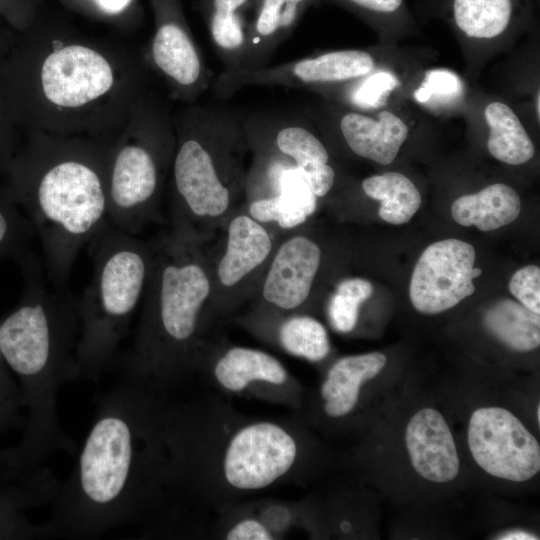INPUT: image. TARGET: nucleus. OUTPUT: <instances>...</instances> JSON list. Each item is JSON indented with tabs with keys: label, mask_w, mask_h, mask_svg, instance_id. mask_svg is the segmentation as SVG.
Returning a JSON list of instances; mask_svg holds the SVG:
<instances>
[{
	"label": "nucleus",
	"mask_w": 540,
	"mask_h": 540,
	"mask_svg": "<svg viewBox=\"0 0 540 540\" xmlns=\"http://www.w3.org/2000/svg\"><path fill=\"white\" fill-rule=\"evenodd\" d=\"M153 75L141 49L37 15L0 65V99L20 131L112 138Z\"/></svg>",
	"instance_id": "obj_1"
},
{
	"label": "nucleus",
	"mask_w": 540,
	"mask_h": 540,
	"mask_svg": "<svg viewBox=\"0 0 540 540\" xmlns=\"http://www.w3.org/2000/svg\"><path fill=\"white\" fill-rule=\"evenodd\" d=\"M168 391L126 373L97 400L94 418L45 522L50 538L94 539L154 524L165 505Z\"/></svg>",
	"instance_id": "obj_2"
},
{
	"label": "nucleus",
	"mask_w": 540,
	"mask_h": 540,
	"mask_svg": "<svg viewBox=\"0 0 540 540\" xmlns=\"http://www.w3.org/2000/svg\"><path fill=\"white\" fill-rule=\"evenodd\" d=\"M165 505L222 509L281 484L296 483L307 440L296 418L245 415L216 396L170 401L165 424Z\"/></svg>",
	"instance_id": "obj_3"
},
{
	"label": "nucleus",
	"mask_w": 540,
	"mask_h": 540,
	"mask_svg": "<svg viewBox=\"0 0 540 540\" xmlns=\"http://www.w3.org/2000/svg\"><path fill=\"white\" fill-rule=\"evenodd\" d=\"M17 263L23 289L14 309L0 317V353L27 409L19 443L7 448L12 478L24 483L46 469L53 453H76L57 400L60 388L79 378L80 316L78 298L48 281L42 259L28 252Z\"/></svg>",
	"instance_id": "obj_4"
},
{
	"label": "nucleus",
	"mask_w": 540,
	"mask_h": 540,
	"mask_svg": "<svg viewBox=\"0 0 540 540\" xmlns=\"http://www.w3.org/2000/svg\"><path fill=\"white\" fill-rule=\"evenodd\" d=\"M112 139L21 131L3 176L39 238L46 277L56 288L69 290L79 253L109 224Z\"/></svg>",
	"instance_id": "obj_5"
},
{
	"label": "nucleus",
	"mask_w": 540,
	"mask_h": 540,
	"mask_svg": "<svg viewBox=\"0 0 540 540\" xmlns=\"http://www.w3.org/2000/svg\"><path fill=\"white\" fill-rule=\"evenodd\" d=\"M150 273L122 373L169 391L198 371L212 320V262L204 243L169 231L153 240Z\"/></svg>",
	"instance_id": "obj_6"
},
{
	"label": "nucleus",
	"mask_w": 540,
	"mask_h": 540,
	"mask_svg": "<svg viewBox=\"0 0 540 540\" xmlns=\"http://www.w3.org/2000/svg\"><path fill=\"white\" fill-rule=\"evenodd\" d=\"M173 123L170 231L205 243L245 195L250 146L244 116L229 107L194 103L173 112Z\"/></svg>",
	"instance_id": "obj_7"
},
{
	"label": "nucleus",
	"mask_w": 540,
	"mask_h": 540,
	"mask_svg": "<svg viewBox=\"0 0 540 540\" xmlns=\"http://www.w3.org/2000/svg\"><path fill=\"white\" fill-rule=\"evenodd\" d=\"M93 271L78 298V377L97 382L115 362L120 344L142 302L151 261V241L108 224L89 244Z\"/></svg>",
	"instance_id": "obj_8"
},
{
	"label": "nucleus",
	"mask_w": 540,
	"mask_h": 540,
	"mask_svg": "<svg viewBox=\"0 0 540 540\" xmlns=\"http://www.w3.org/2000/svg\"><path fill=\"white\" fill-rule=\"evenodd\" d=\"M175 142L171 107L153 89L136 103L112 139L107 172L111 226L137 235L162 220Z\"/></svg>",
	"instance_id": "obj_9"
},
{
	"label": "nucleus",
	"mask_w": 540,
	"mask_h": 540,
	"mask_svg": "<svg viewBox=\"0 0 540 540\" xmlns=\"http://www.w3.org/2000/svg\"><path fill=\"white\" fill-rule=\"evenodd\" d=\"M154 32L145 58L165 83L172 100L194 104L211 75L185 17L182 0H150Z\"/></svg>",
	"instance_id": "obj_10"
},
{
	"label": "nucleus",
	"mask_w": 540,
	"mask_h": 540,
	"mask_svg": "<svg viewBox=\"0 0 540 540\" xmlns=\"http://www.w3.org/2000/svg\"><path fill=\"white\" fill-rule=\"evenodd\" d=\"M376 69V58L368 50H334L274 66L224 70L214 80L212 89L222 100L249 87L282 86L311 90L359 79Z\"/></svg>",
	"instance_id": "obj_11"
},
{
	"label": "nucleus",
	"mask_w": 540,
	"mask_h": 540,
	"mask_svg": "<svg viewBox=\"0 0 540 540\" xmlns=\"http://www.w3.org/2000/svg\"><path fill=\"white\" fill-rule=\"evenodd\" d=\"M468 445L476 463L494 477L523 482L540 470L538 441L504 408L484 407L473 412Z\"/></svg>",
	"instance_id": "obj_12"
},
{
	"label": "nucleus",
	"mask_w": 540,
	"mask_h": 540,
	"mask_svg": "<svg viewBox=\"0 0 540 540\" xmlns=\"http://www.w3.org/2000/svg\"><path fill=\"white\" fill-rule=\"evenodd\" d=\"M205 371L221 391L295 408L301 386L272 354L250 347L230 346L215 356L204 351L198 371Z\"/></svg>",
	"instance_id": "obj_13"
},
{
	"label": "nucleus",
	"mask_w": 540,
	"mask_h": 540,
	"mask_svg": "<svg viewBox=\"0 0 540 540\" xmlns=\"http://www.w3.org/2000/svg\"><path fill=\"white\" fill-rule=\"evenodd\" d=\"M474 262V247L462 240L449 238L429 245L410 280L414 308L423 314H439L471 296L475 292L473 279L481 275Z\"/></svg>",
	"instance_id": "obj_14"
},
{
	"label": "nucleus",
	"mask_w": 540,
	"mask_h": 540,
	"mask_svg": "<svg viewBox=\"0 0 540 540\" xmlns=\"http://www.w3.org/2000/svg\"><path fill=\"white\" fill-rule=\"evenodd\" d=\"M244 128L248 137L288 159L318 198L333 188L336 173L328 150L304 122L260 113L244 116Z\"/></svg>",
	"instance_id": "obj_15"
},
{
	"label": "nucleus",
	"mask_w": 540,
	"mask_h": 540,
	"mask_svg": "<svg viewBox=\"0 0 540 540\" xmlns=\"http://www.w3.org/2000/svg\"><path fill=\"white\" fill-rule=\"evenodd\" d=\"M321 258L319 245L302 234L290 236L274 250L261 287L273 315L298 313L311 294Z\"/></svg>",
	"instance_id": "obj_16"
},
{
	"label": "nucleus",
	"mask_w": 540,
	"mask_h": 540,
	"mask_svg": "<svg viewBox=\"0 0 540 540\" xmlns=\"http://www.w3.org/2000/svg\"><path fill=\"white\" fill-rule=\"evenodd\" d=\"M226 227L225 247L212 270L213 295L217 294L212 306L222 294L226 299L227 295L245 286L259 271L266 270L275 250L268 230L249 214L232 215Z\"/></svg>",
	"instance_id": "obj_17"
},
{
	"label": "nucleus",
	"mask_w": 540,
	"mask_h": 540,
	"mask_svg": "<svg viewBox=\"0 0 540 540\" xmlns=\"http://www.w3.org/2000/svg\"><path fill=\"white\" fill-rule=\"evenodd\" d=\"M331 116L332 126L349 150L378 164L392 163L409 136L406 122L390 110L369 115L346 109Z\"/></svg>",
	"instance_id": "obj_18"
},
{
	"label": "nucleus",
	"mask_w": 540,
	"mask_h": 540,
	"mask_svg": "<svg viewBox=\"0 0 540 540\" xmlns=\"http://www.w3.org/2000/svg\"><path fill=\"white\" fill-rule=\"evenodd\" d=\"M405 441L412 466L420 476L436 483L457 476L459 458L454 438L437 410H419L407 425Z\"/></svg>",
	"instance_id": "obj_19"
},
{
	"label": "nucleus",
	"mask_w": 540,
	"mask_h": 540,
	"mask_svg": "<svg viewBox=\"0 0 540 540\" xmlns=\"http://www.w3.org/2000/svg\"><path fill=\"white\" fill-rule=\"evenodd\" d=\"M260 0H198L215 52L225 71L243 68L249 32Z\"/></svg>",
	"instance_id": "obj_20"
},
{
	"label": "nucleus",
	"mask_w": 540,
	"mask_h": 540,
	"mask_svg": "<svg viewBox=\"0 0 540 540\" xmlns=\"http://www.w3.org/2000/svg\"><path fill=\"white\" fill-rule=\"evenodd\" d=\"M386 364L380 352L338 359L327 371L319 396L324 414L331 419L350 415L358 405L361 388L376 377Z\"/></svg>",
	"instance_id": "obj_21"
},
{
	"label": "nucleus",
	"mask_w": 540,
	"mask_h": 540,
	"mask_svg": "<svg viewBox=\"0 0 540 540\" xmlns=\"http://www.w3.org/2000/svg\"><path fill=\"white\" fill-rule=\"evenodd\" d=\"M313 3L314 0H260L249 32L242 69L268 65Z\"/></svg>",
	"instance_id": "obj_22"
},
{
	"label": "nucleus",
	"mask_w": 540,
	"mask_h": 540,
	"mask_svg": "<svg viewBox=\"0 0 540 540\" xmlns=\"http://www.w3.org/2000/svg\"><path fill=\"white\" fill-rule=\"evenodd\" d=\"M525 0H452V23L472 43H493L503 38L525 15Z\"/></svg>",
	"instance_id": "obj_23"
},
{
	"label": "nucleus",
	"mask_w": 540,
	"mask_h": 540,
	"mask_svg": "<svg viewBox=\"0 0 540 540\" xmlns=\"http://www.w3.org/2000/svg\"><path fill=\"white\" fill-rule=\"evenodd\" d=\"M249 326L264 338L271 339L284 352L319 362L330 353V341L324 325L317 319L301 314L258 315L249 318Z\"/></svg>",
	"instance_id": "obj_24"
},
{
	"label": "nucleus",
	"mask_w": 540,
	"mask_h": 540,
	"mask_svg": "<svg viewBox=\"0 0 540 540\" xmlns=\"http://www.w3.org/2000/svg\"><path fill=\"white\" fill-rule=\"evenodd\" d=\"M518 193L504 183L491 184L477 193L458 197L451 206L456 223L492 231L512 223L520 214Z\"/></svg>",
	"instance_id": "obj_25"
},
{
	"label": "nucleus",
	"mask_w": 540,
	"mask_h": 540,
	"mask_svg": "<svg viewBox=\"0 0 540 540\" xmlns=\"http://www.w3.org/2000/svg\"><path fill=\"white\" fill-rule=\"evenodd\" d=\"M488 127L487 149L498 161L522 165L535 154V146L515 111L505 102L492 101L484 109Z\"/></svg>",
	"instance_id": "obj_26"
},
{
	"label": "nucleus",
	"mask_w": 540,
	"mask_h": 540,
	"mask_svg": "<svg viewBox=\"0 0 540 540\" xmlns=\"http://www.w3.org/2000/svg\"><path fill=\"white\" fill-rule=\"evenodd\" d=\"M484 323L497 339L516 351H532L540 345L539 314L514 300L492 304L485 312Z\"/></svg>",
	"instance_id": "obj_27"
},
{
	"label": "nucleus",
	"mask_w": 540,
	"mask_h": 540,
	"mask_svg": "<svg viewBox=\"0 0 540 540\" xmlns=\"http://www.w3.org/2000/svg\"><path fill=\"white\" fill-rule=\"evenodd\" d=\"M361 187L368 197L380 202L378 214L389 224L407 223L421 206L419 190L399 172L369 176L362 181Z\"/></svg>",
	"instance_id": "obj_28"
},
{
	"label": "nucleus",
	"mask_w": 540,
	"mask_h": 540,
	"mask_svg": "<svg viewBox=\"0 0 540 540\" xmlns=\"http://www.w3.org/2000/svg\"><path fill=\"white\" fill-rule=\"evenodd\" d=\"M37 502L26 491L0 487V540L50 538L45 523L31 522L24 510Z\"/></svg>",
	"instance_id": "obj_29"
},
{
	"label": "nucleus",
	"mask_w": 540,
	"mask_h": 540,
	"mask_svg": "<svg viewBox=\"0 0 540 540\" xmlns=\"http://www.w3.org/2000/svg\"><path fill=\"white\" fill-rule=\"evenodd\" d=\"M34 229L0 181V261L18 262L29 251Z\"/></svg>",
	"instance_id": "obj_30"
},
{
	"label": "nucleus",
	"mask_w": 540,
	"mask_h": 540,
	"mask_svg": "<svg viewBox=\"0 0 540 540\" xmlns=\"http://www.w3.org/2000/svg\"><path fill=\"white\" fill-rule=\"evenodd\" d=\"M373 293L372 284L363 278L342 280L330 297L327 315L332 328L339 333H349L357 325L360 306Z\"/></svg>",
	"instance_id": "obj_31"
},
{
	"label": "nucleus",
	"mask_w": 540,
	"mask_h": 540,
	"mask_svg": "<svg viewBox=\"0 0 540 540\" xmlns=\"http://www.w3.org/2000/svg\"><path fill=\"white\" fill-rule=\"evenodd\" d=\"M245 502L273 540L286 538L298 527H307L308 510L304 503L277 499H246Z\"/></svg>",
	"instance_id": "obj_32"
},
{
	"label": "nucleus",
	"mask_w": 540,
	"mask_h": 540,
	"mask_svg": "<svg viewBox=\"0 0 540 540\" xmlns=\"http://www.w3.org/2000/svg\"><path fill=\"white\" fill-rule=\"evenodd\" d=\"M71 8L125 30L132 29L140 20L138 0H63Z\"/></svg>",
	"instance_id": "obj_33"
},
{
	"label": "nucleus",
	"mask_w": 540,
	"mask_h": 540,
	"mask_svg": "<svg viewBox=\"0 0 540 540\" xmlns=\"http://www.w3.org/2000/svg\"><path fill=\"white\" fill-rule=\"evenodd\" d=\"M333 3L344 7L372 24L407 16L404 0H314L313 4Z\"/></svg>",
	"instance_id": "obj_34"
},
{
	"label": "nucleus",
	"mask_w": 540,
	"mask_h": 540,
	"mask_svg": "<svg viewBox=\"0 0 540 540\" xmlns=\"http://www.w3.org/2000/svg\"><path fill=\"white\" fill-rule=\"evenodd\" d=\"M23 403L16 381L12 378L0 353V424L3 430L15 425H24L21 416Z\"/></svg>",
	"instance_id": "obj_35"
},
{
	"label": "nucleus",
	"mask_w": 540,
	"mask_h": 540,
	"mask_svg": "<svg viewBox=\"0 0 540 540\" xmlns=\"http://www.w3.org/2000/svg\"><path fill=\"white\" fill-rule=\"evenodd\" d=\"M511 294L527 309L540 313V268L528 265L517 270L510 279Z\"/></svg>",
	"instance_id": "obj_36"
},
{
	"label": "nucleus",
	"mask_w": 540,
	"mask_h": 540,
	"mask_svg": "<svg viewBox=\"0 0 540 540\" xmlns=\"http://www.w3.org/2000/svg\"><path fill=\"white\" fill-rule=\"evenodd\" d=\"M461 89L458 77L446 70L431 71L422 85L416 90L418 101H428L431 97L450 98L457 95Z\"/></svg>",
	"instance_id": "obj_37"
},
{
	"label": "nucleus",
	"mask_w": 540,
	"mask_h": 540,
	"mask_svg": "<svg viewBox=\"0 0 540 540\" xmlns=\"http://www.w3.org/2000/svg\"><path fill=\"white\" fill-rule=\"evenodd\" d=\"M21 131L14 124L0 99V181L11 161L20 139Z\"/></svg>",
	"instance_id": "obj_38"
},
{
	"label": "nucleus",
	"mask_w": 540,
	"mask_h": 540,
	"mask_svg": "<svg viewBox=\"0 0 540 540\" xmlns=\"http://www.w3.org/2000/svg\"><path fill=\"white\" fill-rule=\"evenodd\" d=\"M36 16V0H0V17L18 32L27 28Z\"/></svg>",
	"instance_id": "obj_39"
},
{
	"label": "nucleus",
	"mask_w": 540,
	"mask_h": 540,
	"mask_svg": "<svg viewBox=\"0 0 540 540\" xmlns=\"http://www.w3.org/2000/svg\"><path fill=\"white\" fill-rule=\"evenodd\" d=\"M17 32L18 31L0 17V65L9 52Z\"/></svg>",
	"instance_id": "obj_40"
},
{
	"label": "nucleus",
	"mask_w": 540,
	"mask_h": 540,
	"mask_svg": "<svg viewBox=\"0 0 540 540\" xmlns=\"http://www.w3.org/2000/svg\"><path fill=\"white\" fill-rule=\"evenodd\" d=\"M0 431H3L1 424ZM0 487L9 489L14 488L10 474L8 454L6 448H0Z\"/></svg>",
	"instance_id": "obj_41"
},
{
	"label": "nucleus",
	"mask_w": 540,
	"mask_h": 540,
	"mask_svg": "<svg viewBox=\"0 0 540 540\" xmlns=\"http://www.w3.org/2000/svg\"><path fill=\"white\" fill-rule=\"evenodd\" d=\"M499 539H504V540H523V539L531 540L532 539L534 540V539H537V537L524 531H513V532L511 531L502 535V537H499Z\"/></svg>",
	"instance_id": "obj_42"
},
{
	"label": "nucleus",
	"mask_w": 540,
	"mask_h": 540,
	"mask_svg": "<svg viewBox=\"0 0 540 540\" xmlns=\"http://www.w3.org/2000/svg\"><path fill=\"white\" fill-rule=\"evenodd\" d=\"M540 91L537 90V93L535 95V99H534V108H535V115L537 117V121L539 122L540 120Z\"/></svg>",
	"instance_id": "obj_43"
},
{
	"label": "nucleus",
	"mask_w": 540,
	"mask_h": 540,
	"mask_svg": "<svg viewBox=\"0 0 540 540\" xmlns=\"http://www.w3.org/2000/svg\"><path fill=\"white\" fill-rule=\"evenodd\" d=\"M537 419L540 422V406L537 407Z\"/></svg>",
	"instance_id": "obj_44"
}]
</instances>
